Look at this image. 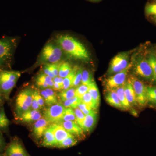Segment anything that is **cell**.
<instances>
[{
	"label": "cell",
	"mask_w": 156,
	"mask_h": 156,
	"mask_svg": "<svg viewBox=\"0 0 156 156\" xmlns=\"http://www.w3.org/2000/svg\"><path fill=\"white\" fill-rule=\"evenodd\" d=\"M56 41L62 50L71 57L84 61L90 59L89 52L85 46L69 35H58Z\"/></svg>",
	"instance_id": "cell-1"
},
{
	"label": "cell",
	"mask_w": 156,
	"mask_h": 156,
	"mask_svg": "<svg viewBox=\"0 0 156 156\" xmlns=\"http://www.w3.org/2000/svg\"><path fill=\"white\" fill-rule=\"evenodd\" d=\"M20 76L19 72L0 70V91L6 98H9Z\"/></svg>",
	"instance_id": "cell-2"
},
{
	"label": "cell",
	"mask_w": 156,
	"mask_h": 156,
	"mask_svg": "<svg viewBox=\"0 0 156 156\" xmlns=\"http://www.w3.org/2000/svg\"><path fill=\"white\" fill-rule=\"evenodd\" d=\"M34 91L30 89L22 90L18 93L15 100L14 112L16 118L31 109Z\"/></svg>",
	"instance_id": "cell-3"
},
{
	"label": "cell",
	"mask_w": 156,
	"mask_h": 156,
	"mask_svg": "<svg viewBox=\"0 0 156 156\" xmlns=\"http://www.w3.org/2000/svg\"><path fill=\"white\" fill-rule=\"evenodd\" d=\"M62 51L58 45L47 44L42 50L40 59L47 63H58L61 59Z\"/></svg>",
	"instance_id": "cell-4"
},
{
	"label": "cell",
	"mask_w": 156,
	"mask_h": 156,
	"mask_svg": "<svg viewBox=\"0 0 156 156\" xmlns=\"http://www.w3.org/2000/svg\"><path fill=\"white\" fill-rule=\"evenodd\" d=\"M66 109L62 103L58 102L45 109L43 112V117L50 124L61 122Z\"/></svg>",
	"instance_id": "cell-5"
},
{
	"label": "cell",
	"mask_w": 156,
	"mask_h": 156,
	"mask_svg": "<svg viewBox=\"0 0 156 156\" xmlns=\"http://www.w3.org/2000/svg\"><path fill=\"white\" fill-rule=\"evenodd\" d=\"M129 58L128 52H122L117 54L111 61L107 74L111 75L126 69L129 64Z\"/></svg>",
	"instance_id": "cell-6"
},
{
	"label": "cell",
	"mask_w": 156,
	"mask_h": 156,
	"mask_svg": "<svg viewBox=\"0 0 156 156\" xmlns=\"http://www.w3.org/2000/svg\"><path fill=\"white\" fill-rule=\"evenodd\" d=\"M135 92L136 103L140 106H144L147 102V87L136 76H131L128 79Z\"/></svg>",
	"instance_id": "cell-7"
},
{
	"label": "cell",
	"mask_w": 156,
	"mask_h": 156,
	"mask_svg": "<svg viewBox=\"0 0 156 156\" xmlns=\"http://www.w3.org/2000/svg\"><path fill=\"white\" fill-rule=\"evenodd\" d=\"M132 64L129 63L128 67L122 71L115 74L114 75L111 76L106 79L105 81V87L107 90H115V89L123 86L125 83L126 78L129 70L131 68Z\"/></svg>",
	"instance_id": "cell-8"
},
{
	"label": "cell",
	"mask_w": 156,
	"mask_h": 156,
	"mask_svg": "<svg viewBox=\"0 0 156 156\" xmlns=\"http://www.w3.org/2000/svg\"><path fill=\"white\" fill-rule=\"evenodd\" d=\"M134 70L136 75L148 80L153 81V73L147 59L141 57L137 58L134 63Z\"/></svg>",
	"instance_id": "cell-9"
},
{
	"label": "cell",
	"mask_w": 156,
	"mask_h": 156,
	"mask_svg": "<svg viewBox=\"0 0 156 156\" xmlns=\"http://www.w3.org/2000/svg\"><path fill=\"white\" fill-rule=\"evenodd\" d=\"M13 44L11 41L0 40V66L5 63L12 56Z\"/></svg>",
	"instance_id": "cell-10"
},
{
	"label": "cell",
	"mask_w": 156,
	"mask_h": 156,
	"mask_svg": "<svg viewBox=\"0 0 156 156\" xmlns=\"http://www.w3.org/2000/svg\"><path fill=\"white\" fill-rule=\"evenodd\" d=\"M5 156H27L21 143L17 139H13L6 148Z\"/></svg>",
	"instance_id": "cell-11"
},
{
	"label": "cell",
	"mask_w": 156,
	"mask_h": 156,
	"mask_svg": "<svg viewBox=\"0 0 156 156\" xmlns=\"http://www.w3.org/2000/svg\"><path fill=\"white\" fill-rule=\"evenodd\" d=\"M71 134L76 138L82 139L84 136V131L76 122L73 121L62 122L59 123Z\"/></svg>",
	"instance_id": "cell-12"
},
{
	"label": "cell",
	"mask_w": 156,
	"mask_h": 156,
	"mask_svg": "<svg viewBox=\"0 0 156 156\" xmlns=\"http://www.w3.org/2000/svg\"><path fill=\"white\" fill-rule=\"evenodd\" d=\"M50 125V123L43 116L35 122L32 130L33 134L35 138L38 140L43 137L44 133Z\"/></svg>",
	"instance_id": "cell-13"
},
{
	"label": "cell",
	"mask_w": 156,
	"mask_h": 156,
	"mask_svg": "<svg viewBox=\"0 0 156 156\" xmlns=\"http://www.w3.org/2000/svg\"><path fill=\"white\" fill-rule=\"evenodd\" d=\"M43 116L40 111L30 109L27 111L17 117V119L21 122L26 123L35 122Z\"/></svg>",
	"instance_id": "cell-14"
},
{
	"label": "cell",
	"mask_w": 156,
	"mask_h": 156,
	"mask_svg": "<svg viewBox=\"0 0 156 156\" xmlns=\"http://www.w3.org/2000/svg\"><path fill=\"white\" fill-rule=\"evenodd\" d=\"M50 127L53 131L57 144L67 138L68 136L72 135L59 123L50 124Z\"/></svg>",
	"instance_id": "cell-15"
},
{
	"label": "cell",
	"mask_w": 156,
	"mask_h": 156,
	"mask_svg": "<svg viewBox=\"0 0 156 156\" xmlns=\"http://www.w3.org/2000/svg\"><path fill=\"white\" fill-rule=\"evenodd\" d=\"M98 115L94 110L90 114L86 115L82 128L85 132H90L94 128L97 121Z\"/></svg>",
	"instance_id": "cell-16"
},
{
	"label": "cell",
	"mask_w": 156,
	"mask_h": 156,
	"mask_svg": "<svg viewBox=\"0 0 156 156\" xmlns=\"http://www.w3.org/2000/svg\"><path fill=\"white\" fill-rule=\"evenodd\" d=\"M42 145L45 147H56L57 141L50 126L46 130L43 136Z\"/></svg>",
	"instance_id": "cell-17"
},
{
	"label": "cell",
	"mask_w": 156,
	"mask_h": 156,
	"mask_svg": "<svg viewBox=\"0 0 156 156\" xmlns=\"http://www.w3.org/2000/svg\"><path fill=\"white\" fill-rule=\"evenodd\" d=\"M105 98L108 103L112 106L121 109H124L115 90H108L105 95Z\"/></svg>",
	"instance_id": "cell-18"
},
{
	"label": "cell",
	"mask_w": 156,
	"mask_h": 156,
	"mask_svg": "<svg viewBox=\"0 0 156 156\" xmlns=\"http://www.w3.org/2000/svg\"><path fill=\"white\" fill-rule=\"evenodd\" d=\"M124 92L131 106V105H134L137 104L134 89L132 85L128 81L125 83Z\"/></svg>",
	"instance_id": "cell-19"
},
{
	"label": "cell",
	"mask_w": 156,
	"mask_h": 156,
	"mask_svg": "<svg viewBox=\"0 0 156 156\" xmlns=\"http://www.w3.org/2000/svg\"><path fill=\"white\" fill-rule=\"evenodd\" d=\"M88 92L90 93L93 100L95 101L96 106L98 108L100 103V95L99 90L95 81H93L89 86Z\"/></svg>",
	"instance_id": "cell-20"
},
{
	"label": "cell",
	"mask_w": 156,
	"mask_h": 156,
	"mask_svg": "<svg viewBox=\"0 0 156 156\" xmlns=\"http://www.w3.org/2000/svg\"><path fill=\"white\" fill-rule=\"evenodd\" d=\"M125 85V84L123 86L115 89V90L116 92L117 95H118L119 99L120 102L122 103L124 109H128L130 108L131 105H130V104L127 100L125 94V92H124Z\"/></svg>",
	"instance_id": "cell-21"
},
{
	"label": "cell",
	"mask_w": 156,
	"mask_h": 156,
	"mask_svg": "<svg viewBox=\"0 0 156 156\" xmlns=\"http://www.w3.org/2000/svg\"><path fill=\"white\" fill-rule=\"evenodd\" d=\"M77 66H75L73 69L72 70L71 72L69 74L63 78V89L62 90H66L70 88H73V82L74 78L76 72L79 68Z\"/></svg>",
	"instance_id": "cell-22"
},
{
	"label": "cell",
	"mask_w": 156,
	"mask_h": 156,
	"mask_svg": "<svg viewBox=\"0 0 156 156\" xmlns=\"http://www.w3.org/2000/svg\"><path fill=\"white\" fill-rule=\"evenodd\" d=\"M77 142V139L75 136L71 135L61 142L57 144L56 147L58 148H67L75 145Z\"/></svg>",
	"instance_id": "cell-23"
},
{
	"label": "cell",
	"mask_w": 156,
	"mask_h": 156,
	"mask_svg": "<svg viewBox=\"0 0 156 156\" xmlns=\"http://www.w3.org/2000/svg\"><path fill=\"white\" fill-rule=\"evenodd\" d=\"M58 98L62 101L67 100L76 96L75 88H71L66 90H62L58 95Z\"/></svg>",
	"instance_id": "cell-24"
},
{
	"label": "cell",
	"mask_w": 156,
	"mask_h": 156,
	"mask_svg": "<svg viewBox=\"0 0 156 156\" xmlns=\"http://www.w3.org/2000/svg\"><path fill=\"white\" fill-rule=\"evenodd\" d=\"M82 100L81 98L77 96H75L72 98L65 101L62 104L66 108H71L74 109L78 108Z\"/></svg>",
	"instance_id": "cell-25"
},
{
	"label": "cell",
	"mask_w": 156,
	"mask_h": 156,
	"mask_svg": "<svg viewBox=\"0 0 156 156\" xmlns=\"http://www.w3.org/2000/svg\"><path fill=\"white\" fill-rule=\"evenodd\" d=\"M72 69L70 65L68 62L61 63L59 67L58 76L62 78H65L71 73Z\"/></svg>",
	"instance_id": "cell-26"
},
{
	"label": "cell",
	"mask_w": 156,
	"mask_h": 156,
	"mask_svg": "<svg viewBox=\"0 0 156 156\" xmlns=\"http://www.w3.org/2000/svg\"><path fill=\"white\" fill-rule=\"evenodd\" d=\"M9 124L10 121L6 116L4 108H0V131L8 128Z\"/></svg>",
	"instance_id": "cell-27"
},
{
	"label": "cell",
	"mask_w": 156,
	"mask_h": 156,
	"mask_svg": "<svg viewBox=\"0 0 156 156\" xmlns=\"http://www.w3.org/2000/svg\"><path fill=\"white\" fill-rule=\"evenodd\" d=\"M81 100L83 103L89 105L93 110H96L98 108L96 106L95 101L93 100V98L89 92L85 93L83 97L81 98Z\"/></svg>",
	"instance_id": "cell-28"
},
{
	"label": "cell",
	"mask_w": 156,
	"mask_h": 156,
	"mask_svg": "<svg viewBox=\"0 0 156 156\" xmlns=\"http://www.w3.org/2000/svg\"><path fill=\"white\" fill-rule=\"evenodd\" d=\"M94 80L92 73L88 70L83 69L81 84L89 86Z\"/></svg>",
	"instance_id": "cell-29"
},
{
	"label": "cell",
	"mask_w": 156,
	"mask_h": 156,
	"mask_svg": "<svg viewBox=\"0 0 156 156\" xmlns=\"http://www.w3.org/2000/svg\"><path fill=\"white\" fill-rule=\"evenodd\" d=\"M67 121H73L76 122V117L73 109L71 108H66L63 118L62 122H67ZM77 123V122H76Z\"/></svg>",
	"instance_id": "cell-30"
},
{
	"label": "cell",
	"mask_w": 156,
	"mask_h": 156,
	"mask_svg": "<svg viewBox=\"0 0 156 156\" xmlns=\"http://www.w3.org/2000/svg\"><path fill=\"white\" fill-rule=\"evenodd\" d=\"M83 69L82 68L79 67L74 78L73 82V88H76L78 86H80L81 83L82 81V74H83Z\"/></svg>",
	"instance_id": "cell-31"
},
{
	"label": "cell",
	"mask_w": 156,
	"mask_h": 156,
	"mask_svg": "<svg viewBox=\"0 0 156 156\" xmlns=\"http://www.w3.org/2000/svg\"><path fill=\"white\" fill-rule=\"evenodd\" d=\"M74 111L75 114L76 122L82 128L86 115L78 108L74 109Z\"/></svg>",
	"instance_id": "cell-32"
},
{
	"label": "cell",
	"mask_w": 156,
	"mask_h": 156,
	"mask_svg": "<svg viewBox=\"0 0 156 156\" xmlns=\"http://www.w3.org/2000/svg\"><path fill=\"white\" fill-rule=\"evenodd\" d=\"M88 90L89 86L81 84L75 88L76 96L81 98L85 93L88 92Z\"/></svg>",
	"instance_id": "cell-33"
},
{
	"label": "cell",
	"mask_w": 156,
	"mask_h": 156,
	"mask_svg": "<svg viewBox=\"0 0 156 156\" xmlns=\"http://www.w3.org/2000/svg\"><path fill=\"white\" fill-rule=\"evenodd\" d=\"M45 91L47 92L50 98V101L52 105L58 103V95L55 92L53 89L51 88H48L47 89H45Z\"/></svg>",
	"instance_id": "cell-34"
},
{
	"label": "cell",
	"mask_w": 156,
	"mask_h": 156,
	"mask_svg": "<svg viewBox=\"0 0 156 156\" xmlns=\"http://www.w3.org/2000/svg\"><path fill=\"white\" fill-rule=\"evenodd\" d=\"M153 73V81L156 82V56L153 54H150L147 59Z\"/></svg>",
	"instance_id": "cell-35"
},
{
	"label": "cell",
	"mask_w": 156,
	"mask_h": 156,
	"mask_svg": "<svg viewBox=\"0 0 156 156\" xmlns=\"http://www.w3.org/2000/svg\"><path fill=\"white\" fill-rule=\"evenodd\" d=\"M33 96L36 99L41 109L44 108L45 104V101L40 92L37 90L34 91Z\"/></svg>",
	"instance_id": "cell-36"
},
{
	"label": "cell",
	"mask_w": 156,
	"mask_h": 156,
	"mask_svg": "<svg viewBox=\"0 0 156 156\" xmlns=\"http://www.w3.org/2000/svg\"><path fill=\"white\" fill-rule=\"evenodd\" d=\"M60 64L58 63H47L45 65L53 73V75L55 77L58 76V72H59V67Z\"/></svg>",
	"instance_id": "cell-37"
},
{
	"label": "cell",
	"mask_w": 156,
	"mask_h": 156,
	"mask_svg": "<svg viewBox=\"0 0 156 156\" xmlns=\"http://www.w3.org/2000/svg\"><path fill=\"white\" fill-rule=\"evenodd\" d=\"M145 12L147 14L156 16V4L149 5L145 8Z\"/></svg>",
	"instance_id": "cell-38"
},
{
	"label": "cell",
	"mask_w": 156,
	"mask_h": 156,
	"mask_svg": "<svg viewBox=\"0 0 156 156\" xmlns=\"http://www.w3.org/2000/svg\"><path fill=\"white\" fill-rule=\"evenodd\" d=\"M35 82L36 84L37 87L41 88V89H45L49 88L48 84L38 76H37Z\"/></svg>",
	"instance_id": "cell-39"
},
{
	"label": "cell",
	"mask_w": 156,
	"mask_h": 156,
	"mask_svg": "<svg viewBox=\"0 0 156 156\" xmlns=\"http://www.w3.org/2000/svg\"><path fill=\"white\" fill-rule=\"evenodd\" d=\"M40 92L42 96H43V98H44V100L45 101V104L48 106L52 105V104L51 103V101H50L49 96H48V94H47L45 89L41 90V91H40Z\"/></svg>",
	"instance_id": "cell-40"
},
{
	"label": "cell",
	"mask_w": 156,
	"mask_h": 156,
	"mask_svg": "<svg viewBox=\"0 0 156 156\" xmlns=\"http://www.w3.org/2000/svg\"><path fill=\"white\" fill-rule=\"evenodd\" d=\"M31 109L37 111H40V110L41 109L36 99L34 97L33 94V101L32 102L31 106Z\"/></svg>",
	"instance_id": "cell-41"
},
{
	"label": "cell",
	"mask_w": 156,
	"mask_h": 156,
	"mask_svg": "<svg viewBox=\"0 0 156 156\" xmlns=\"http://www.w3.org/2000/svg\"><path fill=\"white\" fill-rule=\"evenodd\" d=\"M147 95H156V87H147Z\"/></svg>",
	"instance_id": "cell-42"
},
{
	"label": "cell",
	"mask_w": 156,
	"mask_h": 156,
	"mask_svg": "<svg viewBox=\"0 0 156 156\" xmlns=\"http://www.w3.org/2000/svg\"><path fill=\"white\" fill-rule=\"evenodd\" d=\"M43 71H44L43 73H44L45 74L53 78V79L55 77L54 75H53V73H52L45 65L44 66V68H43Z\"/></svg>",
	"instance_id": "cell-43"
},
{
	"label": "cell",
	"mask_w": 156,
	"mask_h": 156,
	"mask_svg": "<svg viewBox=\"0 0 156 156\" xmlns=\"http://www.w3.org/2000/svg\"><path fill=\"white\" fill-rule=\"evenodd\" d=\"M53 80L54 83H57L61 85L63 89V78L60 77L59 76L55 77L54 78H53Z\"/></svg>",
	"instance_id": "cell-44"
},
{
	"label": "cell",
	"mask_w": 156,
	"mask_h": 156,
	"mask_svg": "<svg viewBox=\"0 0 156 156\" xmlns=\"http://www.w3.org/2000/svg\"><path fill=\"white\" fill-rule=\"evenodd\" d=\"M147 101L156 104V95H147Z\"/></svg>",
	"instance_id": "cell-45"
},
{
	"label": "cell",
	"mask_w": 156,
	"mask_h": 156,
	"mask_svg": "<svg viewBox=\"0 0 156 156\" xmlns=\"http://www.w3.org/2000/svg\"><path fill=\"white\" fill-rule=\"evenodd\" d=\"M53 89L54 90H62V87L57 83H54Z\"/></svg>",
	"instance_id": "cell-46"
},
{
	"label": "cell",
	"mask_w": 156,
	"mask_h": 156,
	"mask_svg": "<svg viewBox=\"0 0 156 156\" xmlns=\"http://www.w3.org/2000/svg\"><path fill=\"white\" fill-rule=\"evenodd\" d=\"M4 147V140L1 135H0V151H2Z\"/></svg>",
	"instance_id": "cell-47"
},
{
	"label": "cell",
	"mask_w": 156,
	"mask_h": 156,
	"mask_svg": "<svg viewBox=\"0 0 156 156\" xmlns=\"http://www.w3.org/2000/svg\"><path fill=\"white\" fill-rule=\"evenodd\" d=\"M154 19L156 21V16H154Z\"/></svg>",
	"instance_id": "cell-48"
},
{
	"label": "cell",
	"mask_w": 156,
	"mask_h": 156,
	"mask_svg": "<svg viewBox=\"0 0 156 156\" xmlns=\"http://www.w3.org/2000/svg\"><path fill=\"white\" fill-rule=\"evenodd\" d=\"M1 105H2V102H1V101H0V107H1Z\"/></svg>",
	"instance_id": "cell-49"
},
{
	"label": "cell",
	"mask_w": 156,
	"mask_h": 156,
	"mask_svg": "<svg viewBox=\"0 0 156 156\" xmlns=\"http://www.w3.org/2000/svg\"><path fill=\"white\" fill-rule=\"evenodd\" d=\"M0 156H5V155H4V154H0Z\"/></svg>",
	"instance_id": "cell-50"
},
{
	"label": "cell",
	"mask_w": 156,
	"mask_h": 156,
	"mask_svg": "<svg viewBox=\"0 0 156 156\" xmlns=\"http://www.w3.org/2000/svg\"><path fill=\"white\" fill-rule=\"evenodd\" d=\"M95 1H98V0H95Z\"/></svg>",
	"instance_id": "cell-51"
},
{
	"label": "cell",
	"mask_w": 156,
	"mask_h": 156,
	"mask_svg": "<svg viewBox=\"0 0 156 156\" xmlns=\"http://www.w3.org/2000/svg\"></svg>",
	"instance_id": "cell-52"
}]
</instances>
